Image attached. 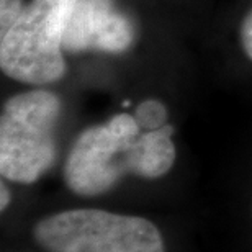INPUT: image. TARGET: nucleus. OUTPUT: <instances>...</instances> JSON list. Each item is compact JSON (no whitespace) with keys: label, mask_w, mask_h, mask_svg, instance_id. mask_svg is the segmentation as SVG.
<instances>
[{"label":"nucleus","mask_w":252,"mask_h":252,"mask_svg":"<svg viewBox=\"0 0 252 252\" xmlns=\"http://www.w3.org/2000/svg\"><path fill=\"white\" fill-rule=\"evenodd\" d=\"M134 117L120 113L90 126L74 141L64 164V182L80 196L107 193L126 175L162 177L175 162L174 126L141 133Z\"/></svg>","instance_id":"nucleus-1"},{"label":"nucleus","mask_w":252,"mask_h":252,"mask_svg":"<svg viewBox=\"0 0 252 252\" xmlns=\"http://www.w3.org/2000/svg\"><path fill=\"white\" fill-rule=\"evenodd\" d=\"M75 0H30L0 33V69L28 85H46L65 74L63 41Z\"/></svg>","instance_id":"nucleus-2"},{"label":"nucleus","mask_w":252,"mask_h":252,"mask_svg":"<svg viewBox=\"0 0 252 252\" xmlns=\"http://www.w3.org/2000/svg\"><path fill=\"white\" fill-rule=\"evenodd\" d=\"M61 100L49 90L17 94L0 117V174L18 184H33L56 160V128Z\"/></svg>","instance_id":"nucleus-3"},{"label":"nucleus","mask_w":252,"mask_h":252,"mask_svg":"<svg viewBox=\"0 0 252 252\" xmlns=\"http://www.w3.org/2000/svg\"><path fill=\"white\" fill-rule=\"evenodd\" d=\"M33 238L48 252H164L151 221L105 210H69L38 221Z\"/></svg>","instance_id":"nucleus-4"},{"label":"nucleus","mask_w":252,"mask_h":252,"mask_svg":"<svg viewBox=\"0 0 252 252\" xmlns=\"http://www.w3.org/2000/svg\"><path fill=\"white\" fill-rule=\"evenodd\" d=\"M133 41V23L115 7L113 0H75L64 33V51L118 54L126 51Z\"/></svg>","instance_id":"nucleus-5"},{"label":"nucleus","mask_w":252,"mask_h":252,"mask_svg":"<svg viewBox=\"0 0 252 252\" xmlns=\"http://www.w3.org/2000/svg\"><path fill=\"white\" fill-rule=\"evenodd\" d=\"M134 118L138 125L146 131L159 129L165 126V120H167V110H165L164 103L159 100H144L143 103L138 105L134 113Z\"/></svg>","instance_id":"nucleus-6"},{"label":"nucleus","mask_w":252,"mask_h":252,"mask_svg":"<svg viewBox=\"0 0 252 252\" xmlns=\"http://www.w3.org/2000/svg\"><path fill=\"white\" fill-rule=\"evenodd\" d=\"M22 0H0V33L5 32L23 10Z\"/></svg>","instance_id":"nucleus-7"},{"label":"nucleus","mask_w":252,"mask_h":252,"mask_svg":"<svg viewBox=\"0 0 252 252\" xmlns=\"http://www.w3.org/2000/svg\"><path fill=\"white\" fill-rule=\"evenodd\" d=\"M239 36H241V46H243L246 56L252 61V7L244 15L243 22H241Z\"/></svg>","instance_id":"nucleus-8"},{"label":"nucleus","mask_w":252,"mask_h":252,"mask_svg":"<svg viewBox=\"0 0 252 252\" xmlns=\"http://www.w3.org/2000/svg\"><path fill=\"white\" fill-rule=\"evenodd\" d=\"M0 190H2V203H0V208L5 210V208H7V205H8V201H10V193H8L7 185H5V184H2Z\"/></svg>","instance_id":"nucleus-9"}]
</instances>
